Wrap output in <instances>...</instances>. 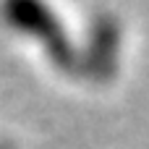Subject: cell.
<instances>
[{
	"mask_svg": "<svg viewBox=\"0 0 149 149\" xmlns=\"http://www.w3.org/2000/svg\"><path fill=\"white\" fill-rule=\"evenodd\" d=\"M0 149H3V147H0Z\"/></svg>",
	"mask_w": 149,
	"mask_h": 149,
	"instance_id": "1",
	"label": "cell"
}]
</instances>
